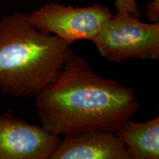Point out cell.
<instances>
[{
    "label": "cell",
    "instance_id": "8",
    "mask_svg": "<svg viewBox=\"0 0 159 159\" xmlns=\"http://www.w3.org/2000/svg\"><path fill=\"white\" fill-rule=\"evenodd\" d=\"M114 5L117 12L130 13L136 16L141 17V13L136 3V0H114Z\"/></svg>",
    "mask_w": 159,
    "mask_h": 159
},
{
    "label": "cell",
    "instance_id": "5",
    "mask_svg": "<svg viewBox=\"0 0 159 159\" xmlns=\"http://www.w3.org/2000/svg\"><path fill=\"white\" fill-rule=\"evenodd\" d=\"M61 139L11 112L0 114V159H49Z\"/></svg>",
    "mask_w": 159,
    "mask_h": 159
},
{
    "label": "cell",
    "instance_id": "1",
    "mask_svg": "<svg viewBox=\"0 0 159 159\" xmlns=\"http://www.w3.org/2000/svg\"><path fill=\"white\" fill-rule=\"evenodd\" d=\"M35 105L43 128L57 136L90 130L116 133L139 109L134 89L99 76L74 52L35 96Z\"/></svg>",
    "mask_w": 159,
    "mask_h": 159
},
{
    "label": "cell",
    "instance_id": "3",
    "mask_svg": "<svg viewBox=\"0 0 159 159\" xmlns=\"http://www.w3.org/2000/svg\"><path fill=\"white\" fill-rule=\"evenodd\" d=\"M99 54L112 62L128 59H158L159 22L148 24L123 12L111 16L93 41Z\"/></svg>",
    "mask_w": 159,
    "mask_h": 159
},
{
    "label": "cell",
    "instance_id": "2",
    "mask_svg": "<svg viewBox=\"0 0 159 159\" xmlns=\"http://www.w3.org/2000/svg\"><path fill=\"white\" fill-rule=\"evenodd\" d=\"M70 45L38 29L29 14L5 16L0 19V91L14 97H35L73 54Z\"/></svg>",
    "mask_w": 159,
    "mask_h": 159
},
{
    "label": "cell",
    "instance_id": "6",
    "mask_svg": "<svg viewBox=\"0 0 159 159\" xmlns=\"http://www.w3.org/2000/svg\"><path fill=\"white\" fill-rule=\"evenodd\" d=\"M63 136L49 159H134L115 132L90 130Z\"/></svg>",
    "mask_w": 159,
    "mask_h": 159
},
{
    "label": "cell",
    "instance_id": "4",
    "mask_svg": "<svg viewBox=\"0 0 159 159\" xmlns=\"http://www.w3.org/2000/svg\"><path fill=\"white\" fill-rule=\"evenodd\" d=\"M111 16L110 10L99 4L80 7L49 2L31 13L29 17L41 31L71 44L79 40L94 41Z\"/></svg>",
    "mask_w": 159,
    "mask_h": 159
},
{
    "label": "cell",
    "instance_id": "7",
    "mask_svg": "<svg viewBox=\"0 0 159 159\" xmlns=\"http://www.w3.org/2000/svg\"><path fill=\"white\" fill-rule=\"evenodd\" d=\"M116 134L126 144L134 159L159 158V116L145 122L130 119Z\"/></svg>",
    "mask_w": 159,
    "mask_h": 159
}]
</instances>
